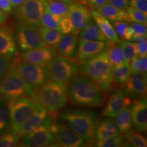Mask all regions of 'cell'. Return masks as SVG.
I'll use <instances>...</instances> for the list:
<instances>
[{
    "label": "cell",
    "mask_w": 147,
    "mask_h": 147,
    "mask_svg": "<svg viewBox=\"0 0 147 147\" xmlns=\"http://www.w3.org/2000/svg\"><path fill=\"white\" fill-rule=\"evenodd\" d=\"M67 96L74 105L100 107L106 102L105 92L85 76H76L67 88Z\"/></svg>",
    "instance_id": "1"
},
{
    "label": "cell",
    "mask_w": 147,
    "mask_h": 147,
    "mask_svg": "<svg viewBox=\"0 0 147 147\" xmlns=\"http://www.w3.org/2000/svg\"><path fill=\"white\" fill-rule=\"evenodd\" d=\"M67 88V84L63 82L47 81L34 89L31 97L45 108L52 118H56L57 113L65 107L68 101Z\"/></svg>",
    "instance_id": "2"
},
{
    "label": "cell",
    "mask_w": 147,
    "mask_h": 147,
    "mask_svg": "<svg viewBox=\"0 0 147 147\" xmlns=\"http://www.w3.org/2000/svg\"><path fill=\"white\" fill-rule=\"evenodd\" d=\"M80 69L84 76L93 80L104 92H110L117 87L112 77L113 65L106 51L84 61Z\"/></svg>",
    "instance_id": "3"
},
{
    "label": "cell",
    "mask_w": 147,
    "mask_h": 147,
    "mask_svg": "<svg viewBox=\"0 0 147 147\" xmlns=\"http://www.w3.org/2000/svg\"><path fill=\"white\" fill-rule=\"evenodd\" d=\"M61 119L69 128L88 142L95 141L98 118L94 112L87 110H67L62 112Z\"/></svg>",
    "instance_id": "4"
},
{
    "label": "cell",
    "mask_w": 147,
    "mask_h": 147,
    "mask_svg": "<svg viewBox=\"0 0 147 147\" xmlns=\"http://www.w3.org/2000/svg\"><path fill=\"white\" fill-rule=\"evenodd\" d=\"M33 90L14 69H10L0 81V101L7 102L23 97H31Z\"/></svg>",
    "instance_id": "5"
},
{
    "label": "cell",
    "mask_w": 147,
    "mask_h": 147,
    "mask_svg": "<svg viewBox=\"0 0 147 147\" xmlns=\"http://www.w3.org/2000/svg\"><path fill=\"white\" fill-rule=\"evenodd\" d=\"M41 105L31 97H23L8 102L11 130L16 132Z\"/></svg>",
    "instance_id": "6"
},
{
    "label": "cell",
    "mask_w": 147,
    "mask_h": 147,
    "mask_svg": "<svg viewBox=\"0 0 147 147\" xmlns=\"http://www.w3.org/2000/svg\"><path fill=\"white\" fill-rule=\"evenodd\" d=\"M45 69L48 79L66 84L70 82L78 73L74 61L59 54L46 65Z\"/></svg>",
    "instance_id": "7"
},
{
    "label": "cell",
    "mask_w": 147,
    "mask_h": 147,
    "mask_svg": "<svg viewBox=\"0 0 147 147\" xmlns=\"http://www.w3.org/2000/svg\"><path fill=\"white\" fill-rule=\"evenodd\" d=\"M10 68L14 69L33 90L48 81L45 66L23 61L18 56L12 60Z\"/></svg>",
    "instance_id": "8"
},
{
    "label": "cell",
    "mask_w": 147,
    "mask_h": 147,
    "mask_svg": "<svg viewBox=\"0 0 147 147\" xmlns=\"http://www.w3.org/2000/svg\"><path fill=\"white\" fill-rule=\"evenodd\" d=\"M52 121V117L49 115L38 127L22 138V146L27 147L55 146L57 142L51 129Z\"/></svg>",
    "instance_id": "9"
},
{
    "label": "cell",
    "mask_w": 147,
    "mask_h": 147,
    "mask_svg": "<svg viewBox=\"0 0 147 147\" xmlns=\"http://www.w3.org/2000/svg\"><path fill=\"white\" fill-rule=\"evenodd\" d=\"M47 0H25L16 9V16L21 24L39 27L46 9Z\"/></svg>",
    "instance_id": "10"
},
{
    "label": "cell",
    "mask_w": 147,
    "mask_h": 147,
    "mask_svg": "<svg viewBox=\"0 0 147 147\" xmlns=\"http://www.w3.org/2000/svg\"><path fill=\"white\" fill-rule=\"evenodd\" d=\"M16 47L21 53L36 49L48 47L40 36L38 27L21 24L15 34Z\"/></svg>",
    "instance_id": "11"
},
{
    "label": "cell",
    "mask_w": 147,
    "mask_h": 147,
    "mask_svg": "<svg viewBox=\"0 0 147 147\" xmlns=\"http://www.w3.org/2000/svg\"><path fill=\"white\" fill-rule=\"evenodd\" d=\"M52 119L51 129L57 144L64 147L84 146L85 141L81 136L73 131L67 125L58 121L56 118Z\"/></svg>",
    "instance_id": "12"
},
{
    "label": "cell",
    "mask_w": 147,
    "mask_h": 147,
    "mask_svg": "<svg viewBox=\"0 0 147 147\" xmlns=\"http://www.w3.org/2000/svg\"><path fill=\"white\" fill-rule=\"evenodd\" d=\"M110 42L98 41V40H85L80 39L78 41V51L75 59L77 65L83 63L84 61L95 56L99 53L105 51Z\"/></svg>",
    "instance_id": "13"
},
{
    "label": "cell",
    "mask_w": 147,
    "mask_h": 147,
    "mask_svg": "<svg viewBox=\"0 0 147 147\" xmlns=\"http://www.w3.org/2000/svg\"><path fill=\"white\" fill-rule=\"evenodd\" d=\"M146 74L131 70L123 91L129 98H141L146 95Z\"/></svg>",
    "instance_id": "14"
},
{
    "label": "cell",
    "mask_w": 147,
    "mask_h": 147,
    "mask_svg": "<svg viewBox=\"0 0 147 147\" xmlns=\"http://www.w3.org/2000/svg\"><path fill=\"white\" fill-rule=\"evenodd\" d=\"M57 55V52L54 49L49 47H45L27 51L22 53L21 55H18V57L23 61L38 64L45 67L46 65Z\"/></svg>",
    "instance_id": "15"
},
{
    "label": "cell",
    "mask_w": 147,
    "mask_h": 147,
    "mask_svg": "<svg viewBox=\"0 0 147 147\" xmlns=\"http://www.w3.org/2000/svg\"><path fill=\"white\" fill-rule=\"evenodd\" d=\"M130 105L132 125L138 131L146 132L147 129V102L146 97L134 100Z\"/></svg>",
    "instance_id": "16"
},
{
    "label": "cell",
    "mask_w": 147,
    "mask_h": 147,
    "mask_svg": "<svg viewBox=\"0 0 147 147\" xmlns=\"http://www.w3.org/2000/svg\"><path fill=\"white\" fill-rule=\"evenodd\" d=\"M68 16L79 34L93 19L90 9L80 2L69 4Z\"/></svg>",
    "instance_id": "17"
},
{
    "label": "cell",
    "mask_w": 147,
    "mask_h": 147,
    "mask_svg": "<svg viewBox=\"0 0 147 147\" xmlns=\"http://www.w3.org/2000/svg\"><path fill=\"white\" fill-rule=\"evenodd\" d=\"M131 103V99L126 95L123 90H117L110 96L102 116L113 118L123 108L130 106Z\"/></svg>",
    "instance_id": "18"
},
{
    "label": "cell",
    "mask_w": 147,
    "mask_h": 147,
    "mask_svg": "<svg viewBox=\"0 0 147 147\" xmlns=\"http://www.w3.org/2000/svg\"><path fill=\"white\" fill-rule=\"evenodd\" d=\"M0 55L11 59L18 56L13 32L6 26H0Z\"/></svg>",
    "instance_id": "19"
},
{
    "label": "cell",
    "mask_w": 147,
    "mask_h": 147,
    "mask_svg": "<svg viewBox=\"0 0 147 147\" xmlns=\"http://www.w3.org/2000/svg\"><path fill=\"white\" fill-rule=\"evenodd\" d=\"M78 41V37L76 35H63L54 49L58 54L75 62Z\"/></svg>",
    "instance_id": "20"
},
{
    "label": "cell",
    "mask_w": 147,
    "mask_h": 147,
    "mask_svg": "<svg viewBox=\"0 0 147 147\" xmlns=\"http://www.w3.org/2000/svg\"><path fill=\"white\" fill-rule=\"evenodd\" d=\"M49 115L48 110L44 108L43 106L40 107L37 110V111L32 116H31L27 120L25 121L22 126L19 128V129L16 132L18 136L23 138L25 135L30 133L33 130L38 127L40 124L45 121Z\"/></svg>",
    "instance_id": "21"
},
{
    "label": "cell",
    "mask_w": 147,
    "mask_h": 147,
    "mask_svg": "<svg viewBox=\"0 0 147 147\" xmlns=\"http://www.w3.org/2000/svg\"><path fill=\"white\" fill-rule=\"evenodd\" d=\"M91 13L92 18L94 20L95 23L97 24L108 41L112 43H118L119 40V37L116 34L113 25L110 23L107 18L103 16L95 10H92Z\"/></svg>",
    "instance_id": "22"
},
{
    "label": "cell",
    "mask_w": 147,
    "mask_h": 147,
    "mask_svg": "<svg viewBox=\"0 0 147 147\" xmlns=\"http://www.w3.org/2000/svg\"><path fill=\"white\" fill-rule=\"evenodd\" d=\"M120 134L115 121L110 117L105 118L97 124L95 133V141L104 140Z\"/></svg>",
    "instance_id": "23"
},
{
    "label": "cell",
    "mask_w": 147,
    "mask_h": 147,
    "mask_svg": "<svg viewBox=\"0 0 147 147\" xmlns=\"http://www.w3.org/2000/svg\"><path fill=\"white\" fill-rule=\"evenodd\" d=\"M97 12L111 21H128L127 13L125 9H121L114 5L105 3L99 8Z\"/></svg>",
    "instance_id": "24"
},
{
    "label": "cell",
    "mask_w": 147,
    "mask_h": 147,
    "mask_svg": "<svg viewBox=\"0 0 147 147\" xmlns=\"http://www.w3.org/2000/svg\"><path fill=\"white\" fill-rule=\"evenodd\" d=\"M131 69L129 63H125L121 65L113 66L112 77L117 87L123 88L128 80Z\"/></svg>",
    "instance_id": "25"
},
{
    "label": "cell",
    "mask_w": 147,
    "mask_h": 147,
    "mask_svg": "<svg viewBox=\"0 0 147 147\" xmlns=\"http://www.w3.org/2000/svg\"><path fill=\"white\" fill-rule=\"evenodd\" d=\"M115 117L119 133L124 134L131 129L132 121L129 106L123 108Z\"/></svg>",
    "instance_id": "26"
},
{
    "label": "cell",
    "mask_w": 147,
    "mask_h": 147,
    "mask_svg": "<svg viewBox=\"0 0 147 147\" xmlns=\"http://www.w3.org/2000/svg\"><path fill=\"white\" fill-rule=\"evenodd\" d=\"M80 39L85 40H98L107 42L108 40L102 34L97 25L91 20L88 25L80 32Z\"/></svg>",
    "instance_id": "27"
},
{
    "label": "cell",
    "mask_w": 147,
    "mask_h": 147,
    "mask_svg": "<svg viewBox=\"0 0 147 147\" xmlns=\"http://www.w3.org/2000/svg\"><path fill=\"white\" fill-rule=\"evenodd\" d=\"M38 31L42 39L45 42L46 45L53 49H55L61 38L63 36V34L57 30L48 28L42 25L38 27Z\"/></svg>",
    "instance_id": "28"
},
{
    "label": "cell",
    "mask_w": 147,
    "mask_h": 147,
    "mask_svg": "<svg viewBox=\"0 0 147 147\" xmlns=\"http://www.w3.org/2000/svg\"><path fill=\"white\" fill-rule=\"evenodd\" d=\"M116 44L117 43H112L110 42L108 47L106 50L110 63L113 66L127 63L121 47L119 45H116Z\"/></svg>",
    "instance_id": "29"
},
{
    "label": "cell",
    "mask_w": 147,
    "mask_h": 147,
    "mask_svg": "<svg viewBox=\"0 0 147 147\" xmlns=\"http://www.w3.org/2000/svg\"><path fill=\"white\" fill-rule=\"evenodd\" d=\"M113 26L118 37L124 41H133L134 32L126 21H113Z\"/></svg>",
    "instance_id": "30"
},
{
    "label": "cell",
    "mask_w": 147,
    "mask_h": 147,
    "mask_svg": "<svg viewBox=\"0 0 147 147\" xmlns=\"http://www.w3.org/2000/svg\"><path fill=\"white\" fill-rule=\"evenodd\" d=\"M69 4L59 2V1H53L47 0L46 9L49 13L53 15L62 18L66 15H68Z\"/></svg>",
    "instance_id": "31"
},
{
    "label": "cell",
    "mask_w": 147,
    "mask_h": 147,
    "mask_svg": "<svg viewBox=\"0 0 147 147\" xmlns=\"http://www.w3.org/2000/svg\"><path fill=\"white\" fill-rule=\"evenodd\" d=\"M124 137L130 144V146L134 147H146L147 141L144 136L139 134L135 130L130 129L124 133Z\"/></svg>",
    "instance_id": "32"
},
{
    "label": "cell",
    "mask_w": 147,
    "mask_h": 147,
    "mask_svg": "<svg viewBox=\"0 0 147 147\" xmlns=\"http://www.w3.org/2000/svg\"><path fill=\"white\" fill-rule=\"evenodd\" d=\"M95 146L98 147H119L129 146V142L125 138L124 136L117 135L115 137L104 140H98L95 142Z\"/></svg>",
    "instance_id": "33"
},
{
    "label": "cell",
    "mask_w": 147,
    "mask_h": 147,
    "mask_svg": "<svg viewBox=\"0 0 147 147\" xmlns=\"http://www.w3.org/2000/svg\"><path fill=\"white\" fill-rule=\"evenodd\" d=\"M118 43L122 49L125 61L129 63L137 55L136 44L135 42L124 41V40H120V41L119 40Z\"/></svg>",
    "instance_id": "34"
},
{
    "label": "cell",
    "mask_w": 147,
    "mask_h": 147,
    "mask_svg": "<svg viewBox=\"0 0 147 147\" xmlns=\"http://www.w3.org/2000/svg\"><path fill=\"white\" fill-rule=\"evenodd\" d=\"M61 19V18L53 15V14L49 13L47 10H45L42 16L40 25L60 32L59 23Z\"/></svg>",
    "instance_id": "35"
},
{
    "label": "cell",
    "mask_w": 147,
    "mask_h": 147,
    "mask_svg": "<svg viewBox=\"0 0 147 147\" xmlns=\"http://www.w3.org/2000/svg\"><path fill=\"white\" fill-rule=\"evenodd\" d=\"M20 137L11 130L0 136V147H12L17 146Z\"/></svg>",
    "instance_id": "36"
},
{
    "label": "cell",
    "mask_w": 147,
    "mask_h": 147,
    "mask_svg": "<svg viewBox=\"0 0 147 147\" xmlns=\"http://www.w3.org/2000/svg\"><path fill=\"white\" fill-rule=\"evenodd\" d=\"M126 12L127 13L128 21L132 23H138L146 24L147 23L146 14L142 12V11L138 9L129 6L126 8Z\"/></svg>",
    "instance_id": "37"
},
{
    "label": "cell",
    "mask_w": 147,
    "mask_h": 147,
    "mask_svg": "<svg viewBox=\"0 0 147 147\" xmlns=\"http://www.w3.org/2000/svg\"><path fill=\"white\" fill-rule=\"evenodd\" d=\"M60 32L64 35L74 34L78 36L79 33L74 27L72 22L68 15H66L61 18L59 23Z\"/></svg>",
    "instance_id": "38"
},
{
    "label": "cell",
    "mask_w": 147,
    "mask_h": 147,
    "mask_svg": "<svg viewBox=\"0 0 147 147\" xmlns=\"http://www.w3.org/2000/svg\"><path fill=\"white\" fill-rule=\"evenodd\" d=\"M131 70L146 73L147 71V58L146 57L136 56L129 63Z\"/></svg>",
    "instance_id": "39"
},
{
    "label": "cell",
    "mask_w": 147,
    "mask_h": 147,
    "mask_svg": "<svg viewBox=\"0 0 147 147\" xmlns=\"http://www.w3.org/2000/svg\"><path fill=\"white\" fill-rule=\"evenodd\" d=\"M10 123V117L8 107L3 103H0V134L8 127Z\"/></svg>",
    "instance_id": "40"
},
{
    "label": "cell",
    "mask_w": 147,
    "mask_h": 147,
    "mask_svg": "<svg viewBox=\"0 0 147 147\" xmlns=\"http://www.w3.org/2000/svg\"><path fill=\"white\" fill-rule=\"evenodd\" d=\"M129 26L134 32L133 42H135L136 39L139 37H146L147 30L146 24L133 23Z\"/></svg>",
    "instance_id": "41"
},
{
    "label": "cell",
    "mask_w": 147,
    "mask_h": 147,
    "mask_svg": "<svg viewBox=\"0 0 147 147\" xmlns=\"http://www.w3.org/2000/svg\"><path fill=\"white\" fill-rule=\"evenodd\" d=\"M12 60L13 59L0 55V81L5 76V74L10 70Z\"/></svg>",
    "instance_id": "42"
},
{
    "label": "cell",
    "mask_w": 147,
    "mask_h": 147,
    "mask_svg": "<svg viewBox=\"0 0 147 147\" xmlns=\"http://www.w3.org/2000/svg\"><path fill=\"white\" fill-rule=\"evenodd\" d=\"M136 42L137 55L140 57H146L147 55V41L146 37H139L136 39Z\"/></svg>",
    "instance_id": "43"
},
{
    "label": "cell",
    "mask_w": 147,
    "mask_h": 147,
    "mask_svg": "<svg viewBox=\"0 0 147 147\" xmlns=\"http://www.w3.org/2000/svg\"><path fill=\"white\" fill-rule=\"evenodd\" d=\"M129 5L147 14V0H129Z\"/></svg>",
    "instance_id": "44"
},
{
    "label": "cell",
    "mask_w": 147,
    "mask_h": 147,
    "mask_svg": "<svg viewBox=\"0 0 147 147\" xmlns=\"http://www.w3.org/2000/svg\"><path fill=\"white\" fill-rule=\"evenodd\" d=\"M129 0H107V2L114 6L121 9H126L129 5Z\"/></svg>",
    "instance_id": "45"
},
{
    "label": "cell",
    "mask_w": 147,
    "mask_h": 147,
    "mask_svg": "<svg viewBox=\"0 0 147 147\" xmlns=\"http://www.w3.org/2000/svg\"><path fill=\"white\" fill-rule=\"evenodd\" d=\"M106 3H107V0H87V3L92 10H97Z\"/></svg>",
    "instance_id": "46"
},
{
    "label": "cell",
    "mask_w": 147,
    "mask_h": 147,
    "mask_svg": "<svg viewBox=\"0 0 147 147\" xmlns=\"http://www.w3.org/2000/svg\"><path fill=\"white\" fill-rule=\"evenodd\" d=\"M0 8L7 13H10L12 10V7L9 0H0Z\"/></svg>",
    "instance_id": "47"
},
{
    "label": "cell",
    "mask_w": 147,
    "mask_h": 147,
    "mask_svg": "<svg viewBox=\"0 0 147 147\" xmlns=\"http://www.w3.org/2000/svg\"><path fill=\"white\" fill-rule=\"evenodd\" d=\"M9 1H10L12 8H16L19 5H21L25 0H9Z\"/></svg>",
    "instance_id": "48"
},
{
    "label": "cell",
    "mask_w": 147,
    "mask_h": 147,
    "mask_svg": "<svg viewBox=\"0 0 147 147\" xmlns=\"http://www.w3.org/2000/svg\"><path fill=\"white\" fill-rule=\"evenodd\" d=\"M7 18H8V13L0 8V25L5 23Z\"/></svg>",
    "instance_id": "49"
},
{
    "label": "cell",
    "mask_w": 147,
    "mask_h": 147,
    "mask_svg": "<svg viewBox=\"0 0 147 147\" xmlns=\"http://www.w3.org/2000/svg\"><path fill=\"white\" fill-rule=\"evenodd\" d=\"M48 1H59V2H63L67 4H71L74 3L80 2V0H48ZM81 3V2H80Z\"/></svg>",
    "instance_id": "50"
},
{
    "label": "cell",
    "mask_w": 147,
    "mask_h": 147,
    "mask_svg": "<svg viewBox=\"0 0 147 147\" xmlns=\"http://www.w3.org/2000/svg\"><path fill=\"white\" fill-rule=\"evenodd\" d=\"M80 2L82 3H87V1H86V0H80Z\"/></svg>",
    "instance_id": "51"
},
{
    "label": "cell",
    "mask_w": 147,
    "mask_h": 147,
    "mask_svg": "<svg viewBox=\"0 0 147 147\" xmlns=\"http://www.w3.org/2000/svg\"><path fill=\"white\" fill-rule=\"evenodd\" d=\"M86 1H87V0H86Z\"/></svg>",
    "instance_id": "52"
},
{
    "label": "cell",
    "mask_w": 147,
    "mask_h": 147,
    "mask_svg": "<svg viewBox=\"0 0 147 147\" xmlns=\"http://www.w3.org/2000/svg\"></svg>",
    "instance_id": "53"
}]
</instances>
